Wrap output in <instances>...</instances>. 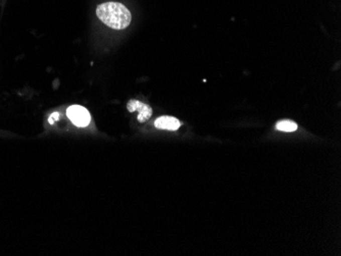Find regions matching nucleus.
<instances>
[{
	"label": "nucleus",
	"instance_id": "nucleus-1",
	"mask_svg": "<svg viewBox=\"0 0 341 256\" xmlns=\"http://www.w3.org/2000/svg\"><path fill=\"white\" fill-rule=\"evenodd\" d=\"M97 18L107 27L115 30L126 29L132 21L129 10L120 3H104L96 9Z\"/></svg>",
	"mask_w": 341,
	"mask_h": 256
},
{
	"label": "nucleus",
	"instance_id": "nucleus-2",
	"mask_svg": "<svg viewBox=\"0 0 341 256\" xmlns=\"http://www.w3.org/2000/svg\"><path fill=\"white\" fill-rule=\"evenodd\" d=\"M67 115L70 120L79 127L87 126L91 121L89 111L81 105H72L67 110Z\"/></svg>",
	"mask_w": 341,
	"mask_h": 256
},
{
	"label": "nucleus",
	"instance_id": "nucleus-3",
	"mask_svg": "<svg viewBox=\"0 0 341 256\" xmlns=\"http://www.w3.org/2000/svg\"><path fill=\"white\" fill-rule=\"evenodd\" d=\"M127 108L130 112L138 111L137 118L140 122L147 121L152 115V108L149 105L144 104L141 101H138V100H135V99H132L128 102Z\"/></svg>",
	"mask_w": 341,
	"mask_h": 256
},
{
	"label": "nucleus",
	"instance_id": "nucleus-4",
	"mask_svg": "<svg viewBox=\"0 0 341 256\" xmlns=\"http://www.w3.org/2000/svg\"><path fill=\"white\" fill-rule=\"evenodd\" d=\"M181 122L174 116H168L164 115L159 117L156 121H154V125L158 129L161 130H169V131H176L181 126Z\"/></svg>",
	"mask_w": 341,
	"mask_h": 256
},
{
	"label": "nucleus",
	"instance_id": "nucleus-5",
	"mask_svg": "<svg viewBox=\"0 0 341 256\" xmlns=\"http://www.w3.org/2000/svg\"><path fill=\"white\" fill-rule=\"evenodd\" d=\"M276 129L279 130V131H282V132H287V133L294 132V131L297 130V123L292 121V120H288V119L281 120V121L277 122Z\"/></svg>",
	"mask_w": 341,
	"mask_h": 256
},
{
	"label": "nucleus",
	"instance_id": "nucleus-6",
	"mask_svg": "<svg viewBox=\"0 0 341 256\" xmlns=\"http://www.w3.org/2000/svg\"><path fill=\"white\" fill-rule=\"evenodd\" d=\"M58 119H59V113H58V112H53V113L50 115V117L48 118V121H49L50 124H53L54 121H56V120H58Z\"/></svg>",
	"mask_w": 341,
	"mask_h": 256
}]
</instances>
